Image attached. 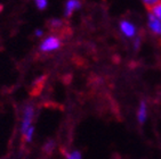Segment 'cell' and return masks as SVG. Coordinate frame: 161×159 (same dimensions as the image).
<instances>
[{"instance_id": "cell-12", "label": "cell", "mask_w": 161, "mask_h": 159, "mask_svg": "<svg viewBox=\"0 0 161 159\" xmlns=\"http://www.w3.org/2000/svg\"><path fill=\"white\" fill-rule=\"evenodd\" d=\"M143 1V3L145 5V6H147V7H153L154 5H157V3H159V1H161V0H142Z\"/></svg>"}, {"instance_id": "cell-1", "label": "cell", "mask_w": 161, "mask_h": 159, "mask_svg": "<svg viewBox=\"0 0 161 159\" xmlns=\"http://www.w3.org/2000/svg\"><path fill=\"white\" fill-rule=\"evenodd\" d=\"M61 46H62V39L57 34H49L42 38L39 44V50L43 54H49V52L57 51Z\"/></svg>"}, {"instance_id": "cell-5", "label": "cell", "mask_w": 161, "mask_h": 159, "mask_svg": "<svg viewBox=\"0 0 161 159\" xmlns=\"http://www.w3.org/2000/svg\"><path fill=\"white\" fill-rule=\"evenodd\" d=\"M81 6H82V3L80 0H66L64 3V15L66 17H70L80 9Z\"/></svg>"}, {"instance_id": "cell-4", "label": "cell", "mask_w": 161, "mask_h": 159, "mask_svg": "<svg viewBox=\"0 0 161 159\" xmlns=\"http://www.w3.org/2000/svg\"><path fill=\"white\" fill-rule=\"evenodd\" d=\"M147 28L153 35L161 37V21L150 13L147 16Z\"/></svg>"}, {"instance_id": "cell-2", "label": "cell", "mask_w": 161, "mask_h": 159, "mask_svg": "<svg viewBox=\"0 0 161 159\" xmlns=\"http://www.w3.org/2000/svg\"><path fill=\"white\" fill-rule=\"evenodd\" d=\"M120 33L127 39H135L137 37V26L129 19H122L119 23Z\"/></svg>"}, {"instance_id": "cell-13", "label": "cell", "mask_w": 161, "mask_h": 159, "mask_svg": "<svg viewBox=\"0 0 161 159\" xmlns=\"http://www.w3.org/2000/svg\"><path fill=\"white\" fill-rule=\"evenodd\" d=\"M141 42H142V40H141V38L137 35L135 39H133V43H134V49L135 50H138L141 47Z\"/></svg>"}, {"instance_id": "cell-8", "label": "cell", "mask_w": 161, "mask_h": 159, "mask_svg": "<svg viewBox=\"0 0 161 159\" xmlns=\"http://www.w3.org/2000/svg\"><path fill=\"white\" fill-rule=\"evenodd\" d=\"M152 15L155 16L158 19L161 21V1H159L157 5H154L153 7H151V10H150Z\"/></svg>"}, {"instance_id": "cell-14", "label": "cell", "mask_w": 161, "mask_h": 159, "mask_svg": "<svg viewBox=\"0 0 161 159\" xmlns=\"http://www.w3.org/2000/svg\"><path fill=\"white\" fill-rule=\"evenodd\" d=\"M54 146H55L54 141H49V142H47L46 146L43 147V150H45V151H47V152H50V151H52V149L54 148Z\"/></svg>"}, {"instance_id": "cell-9", "label": "cell", "mask_w": 161, "mask_h": 159, "mask_svg": "<svg viewBox=\"0 0 161 159\" xmlns=\"http://www.w3.org/2000/svg\"><path fill=\"white\" fill-rule=\"evenodd\" d=\"M66 159H82V155L79 150H73L71 152H64Z\"/></svg>"}, {"instance_id": "cell-7", "label": "cell", "mask_w": 161, "mask_h": 159, "mask_svg": "<svg viewBox=\"0 0 161 159\" xmlns=\"http://www.w3.org/2000/svg\"><path fill=\"white\" fill-rule=\"evenodd\" d=\"M49 26L53 30H61L64 26V22L61 18H53L49 21Z\"/></svg>"}, {"instance_id": "cell-15", "label": "cell", "mask_w": 161, "mask_h": 159, "mask_svg": "<svg viewBox=\"0 0 161 159\" xmlns=\"http://www.w3.org/2000/svg\"><path fill=\"white\" fill-rule=\"evenodd\" d=\"M34 35L38 38H41L43 37V30L42 28H37V30L34 31Z\"/></svg>"}, {"instance_id": "cell-6", "label": "cell", "mask_w": 161, "mask_h": 159, "mask_svg": "<svg viewBox=\"0 0 161 159\" xmlns=\"http://www.w3.org/2000/svg\"><path fill=\"white\" fill-rule=\"evenodd\" d=\"M147 117V106H146L145 101H141L140 107H138V111H137V119L141 125H143L146 121Z\"/></svg>"}, {"instance_id": "cell-3", "label": "cell", "mask_w": 161, "mask_h": 159, "mask_svg": "<svg viewBox=\"0 0 161 159\" xmlns=\"http://www.w3.org/2000/svg\"><path fill=\"white\" fill-rule=\"evenodd\" d=\"M34 116V107L32 105L25 106L23 110V118H22V125H21V133L23 135L28 132V130L31 127L32 119Z\"/></svg>"}, {"instance_id": "cell-11", "label": "cell", "mask_w": 161, "mask_h": 159, "mask_svg": "<svg viewBox=\"0 0 161 159\" xmlns=\"http://www.w3.org/2000/svg\"><path fill=\"white\" fill-rule=\"evenodd\" d=\"M33 133H34V127L33 126H31L30 129L28 130V132L25 133L23 136H24V140L28 141V142H30V141L32 140V136H33Z\"/></svg>"}, {"instance_id": "cell-10", "label": "cell", "mask_w": 161, "mask_h": 159, "mask_svg": "<svg viewBox=\"0 0 161 159\" xmlns=\"http://www.w3.org/2000/svg\"><path fill=\"white\" fill-rule=\"evenodd\" d=\"M34 5L37 6L38 9L43 10L48 6V0H34Z\"/></svg>"}]
</instances>
